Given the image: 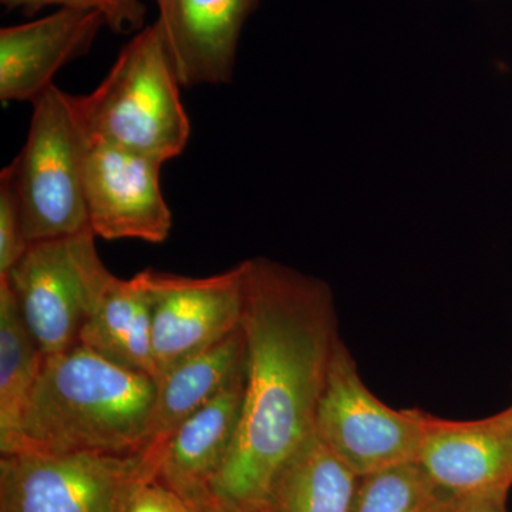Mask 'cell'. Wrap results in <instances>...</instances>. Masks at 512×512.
<instances>
[{"label":"cell","mask_w":512,"mask_h":512,"mask_svg":"<svg viewBox=\"0 0 512 512\" xmlns=\"http://www.w3.org/2000/svg\"><path fill=\"white\" fill-rule=\"evenodd\" d=\"M244 265V406L211 493L232 507L269 511L276 474L315 429L338 315L328 284L315 276L265 258Z\"/></svg>","instance_id":"obj_1"},{"label":"cell","mask_w":512,"mask_h":512,"mask_svg":"<svg viewBox=\"0 0 512 512\" xmlns=\"http://www.w3.org/2000/svg\"><path fill=\"white\" fill-rule=\"evenodd\" d=\"M153 377L86 346L45 356L22 421L20 451L133 454L150 444Z\"/></svg>","instance_id":"obj_2"},{"label":"cell","mask_w":512,"mask_h":512,"mask_svg":"<svg viewBox=\"0 0 512 512\" xmlns=\"http://www.w3.org/2000/svg\"><path fill=\"white\" fill-rule=\"evenodd\" d=\"M180 87L156 20L121 50L93 93L74 100L87 136L164 164L180 156L190 140Z\"/></svg>","instance_id":"obj_3"},{"label":"cell","mask_w":512,"mask_h":512,"mask_svg":"<svg viewBox=\"0 0 512 512\" xmlns=\"http://www.w3.org/2000/svg\"><path fill=\"white\" fill-rule=\"evenodd\" d=\"M86 143L74 96L50 87L33 103L25 146L10 164L29 245L90 228L83 190Z\"/></svg>","instance_id":"obj_4"},{"label":"cell","mask_w":512,"mask_h":512,"mask_svg":"<svg viewBox=\"0 0 512 512\" xmlns=\"http://www.w3.org/2000/svg\"><path fill=\"white\" fill-rule=\"evenodd\" d=\"M96 234L29 245L8 279L20 312L43 355L79 345L80 333L114 281L101 261Z\"/></svg>","instance_id":"obj_5"},{"label":"cell","mask_w":512,"mask_h":512,"mask_svg":"<svg viewBox=\"0 0 512 512\" xmlns=\"http://www.w3.org/2000/svg\"><path fill=\"white\" fill-rule=\"evenodd\" d=\"M161 454H42L0 457V512H121L157 476Z\"/></svg>","instance_id":"obj_6"},{"label":"cell","mask_w":512,"mask_h":512,"mask_svg":"<svg viewBox=\"0 0 512 512\" xmlns=\"http://www.w3.org/2000/svg\"><path fill=\"white\" fill-rule=\"evenodd\" d=\"M316 436L356 474L413 463L419 457L420 409L394 410L370 392L339 338L315 417Z\"/></svg>","instance_id":"obj_7"},{"label":"cell","mask_w":512,"mask_h":512,"mask_svg":"<svg viewBox=\"0 0 512 512\" xmlns=\"http://www.w3.org/2000/svg\"><path fill=\"white\" fill-rule=\"evenodd\" d=\"M134 279L150 303L156 380L185 357L241 328L244 262L205 278L146 269Z\"/></svg>","instance_id":"obj_8"},{"label":"cell","mask_w":512,"mask_h":512,"mask_svg":"<svg viewBox=\"0 0 512 512\" xmlns=\"http://www.w3.org/2000/svg\"><path fill=\"white\" fill-rule=\"evenodd\" d=\"M161 167L154 158L87 136L83 190L96 237L167 241L173 215L161 191Z\"/></svg>","instance_id":"obj_9"},{"label":"cell","mask_w":512,"mask_h":512,"mask_svg":"<svg viewBox=\"0 0 512 512\" xmlns=\"http://www.w3.org/2000/svg\"><path fill=\"white\" fill-rule=\"evenodd\" d=\"M417 463L448 497L510 491L512 430L500 413L447 420L420 410Z\"/></svg>","instance_id":"obj_10"},{"label":"cell","mask_w":512,"mask_h":512,"mask_svg":"<svg viewBox=\"0 0 512 512\" xmlns=\"http://www.w3.org/2000/svg\"><path fill=\"white\" fill-rule=\"evenodd\" d=\"M168 55L183 87L231 83L242 29L258 0H157Z\"/></svg>","instance_id":"obj_11"},{"label":"cell","mask_w":512,"mask_h":512,"mask_svg":"<svg viewBox=\"0 0 512 512\" xmlns=\"http://www.w3.org/2000/svg\"><path fill=\"white\" fill-rule=\"evenodd\" d=\"M103 26L100 13L62 8L0 30V100L35 103L62 67L89 52Z\"/></svg>","instance_id":"obj_12"},{"label":"cell","mask_w":512,"mask_h":512,"mask_svg":"<svg viewBox=\"0 0 512 512\" xmlns=\"http://www.w3.org/2000/svg\"><path fill=\"white\" fill-rule=\"evenodd\" d=\"M244 370L173 431L163 447L156 480L192 507L210 498L211 485L227 460L244 406Z\"/></svg>","instance_id":"obj_13"},{"label":"cell","mask_w":512,"mask_h":512,"mask_svg":"<svg viewBox=\"0 0 512 512\" xmlns=\"http://www.w3.org/2000/svg\"><path fill=\"white\" fill-rule=\"evenodd\" d=\"M242 328L185 357L156 380L157 396L148 447L163 453L168 437L185 419L211 402L244 370Z\"/></svg>","instance_id":"obj_14"},{"label":"cell","mask_w":512,"mask_h":512,"mask_svg":"<svg viewBox=\"0 0 512 512\" xmlns=\"http://www.w3.org/2000/svg\"><path fill=\"white\" fill-rule=\"evenodd\" d=\"M80 345L156 380L151 312L136 279L114 278L80 333Z\"/></svg>","instance_id":"obj_15"},{"label":"cell","mask_w":512,"mask_h":512,"mask_svg":"<svg viewBox=\"0 0 512 512\" xmlns=\"http://www.w3.org/2000/svg\"><path fill=\"white\" fill-rule=\"evenodd\" d=\"M359 477L315 431L293 451L269 491V512H350Z\"/></svg>","instance_id":"obj_16"},{"label":"cell","mask_w":512,"mask_h":512,"mask_svg":"<svg viewBox=\"0 0 512 512\" xmlns=\"http://www.w3.org/2000/svg\"><path fill=\"white\" fill-rule=\"evenodd\" d=\"M43 355L33 338L8 279L0 278V454L18 453L22 421Z\"/></svg>","instance_id":"obj_17"},{"label":"cell","mask_w":512,"mask_h":512,"mask_svg":"<svg viewBox=\"0 0 512 512\" xmlns=\"http://www.w3.org/2000/svg\"><path fill=\"white\" fill-rule=\"evenodd\" d=\"M447 497L413 461L360 477L350 512H431Z\"/></svg>","instance_id":"obj_18"},{"label":"cell","mask_w":512,"mask_h":512,"mask_svg":"<svg viewBox=\"0 0 512 512\" xmlns=\"http://www.w3.org/2000/svg\"><path fill=\"white\" fill-rule=\"evenodd\" d=\"M8 9L35 13L45 6L60 9L90 10L100 13L113 32L133 33L143 30L147 9L141 0H0Z\"/></svg>","instance_id":"obj_19"},{"label":"cell","mask_w":512,"mask_h":512,"mask_svg":"<svg viewBox=\"0 0 512 512\" xmlns=\"http://www.w3.org/2000/svg\"><path fill=\"white\" fill-rule=\"evenodd\" d=\"M29 248L12 165L0 173V276H6Z\"/></svg>","instance_id":"obj_20"},{"label":"cell","mask_w":512,"mask_h":512,"mask_svg":"<svg viewBox=\"0 0 512 512\" xmlns=\"http://www.w3.org/2000/svg\"><path fill=\"white\" fill-rule=\"evenodd\" d=\"M121 512H192V510L180 495L153 478L138 485L128 497Z\"/></svg>","instance_id":"obj_21"},{"label":"cell","mask_w":512,"mask_h":512,"mask_svg":"<svg viewBox=\"0 0 512 512\" xmlns=\"http://www.w3.org/2000/svg\"><path fill=\"white\" fill-rule=\"evenodd\" d=\"M510 491L450 497L446 512H507V497Z\"/></svg>","instance_id":"obj_22"},{"label":"cell","mask_w":512,"mask_h":512,"mask_svg":"<svg viewBox=\"0 0 512 512\" xmlns=\"http://www.w3.org/2000/svg\"><path fill=\"white\" fill-rule=\"evenodd\" d=\"M191 510L192 512H269L242 510V508L232 507V505L221 503L214 495H211L207 500L201 501V503L192 505Z\"/></svg>","instance_id":"obj_23"},{"label":"cell","mask_w":512,"mask_h":512,"mask_svg":"<svg viewBox=\"0 0 512 512\" xmlns=\"http://www.w3.org/2000/svg\"><path fill=\"white\" fill-rule=\"evenodd\" d=\"M500 414L501 417H503L505 423H507L512 430V403L510 407H507V409L503 410V412H500Z\"/></svg>","instance_id":"obj_24"},{"label":"cell","mask_w":512,"mask_h":512,"mask_svg":"<svg viewBox=\"0 0 512 512\" xmlns=\"http://www.w3.org/2000/svg\"><path fill=\"white\" fill-rule=\"evenodd\" d=\"M448 498H450V497H447L446 500H444L443 503H441L439 505V507L436 508V510H433L431 512H446V505H447Z\"/></svg>","instance_id":"obj_25"},{"label":"cell","mask_w":512,"mask_h":512,"mask_svg":"<svg viewBox=\"0 0 512 512\" xmlns=\"http://www.w3.org/2000/svg\"><path fill=\"white\" fill-rule=\"evenodd\" d=\"M156 2H157V0H156Z\"/></svg>","instance_id":"obj_26"}]
</instances>
